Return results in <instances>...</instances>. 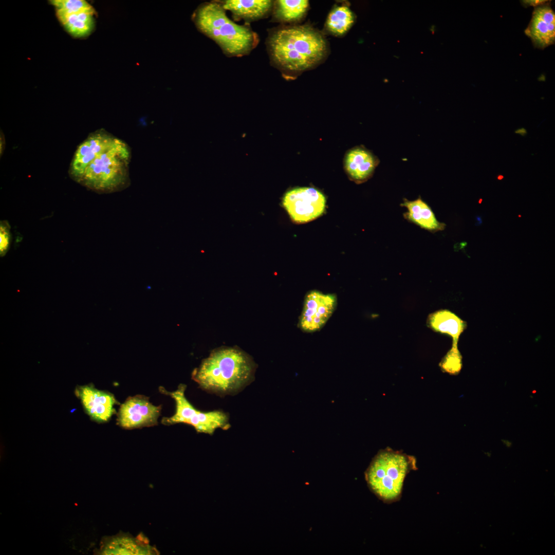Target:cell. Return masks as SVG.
Instances as JSON below:
<instances>
[{
	"instance_id": "cell-1",
	"label": "cell",
	"mask_w": 555,
	"mask_h": 555,
	"mask_svg": "<svg viewBox=\"0 0 555 555\" xmlns=\"http://www.w3.org/2000/svg\"><path fill=\"white\" fill-rule=\"evenodd\" d=\"M131 157L126 142L101 128L90 133L77 146L68 174L97 193L121 191L130 184Z\"/></svg>"
},
{
	"instance_id": "cell-2",
	"label": "cell",
	"mask_w": 555,
	"mask_h": 555,
	"mask_svg": "<svg viewBox=\"0 0 555 555\" xmlns=\"http://www.w3.org/2000/svg\"><path fill=\"white\" fill-rule=\"evenodd\" d=\"M256 364L252 358L237 346L213 349L192 372L199 387L220 396L234 395L254 379Z\"/></svg>"
},
{
	"instance_id": "cell-3",
	"label": "cell",
	"mask_w": 555,
	"mask_h": 555,
	"mask_svg": "<svg viewBox=\"0 0 555 555\" xmlns=\"http://www.w3.org/2000/svg\"><path fill=\"white\" fill-rule=\"evenodd\" d=\"M268 47L273 62L283 70L292 72L316 66L328 52L324 36L308 26H287L274 31Z\"/></svg>"
},
{
	"instance_id": "cell-4",
	"label": "cell",
	"mask_w": 555,
	"mask_h": 555,
	"mask_svg": "<svg viewBox=\"0 0 555 555\" xmlns=\"http://www.w3.org/2000/svg\"><path fill=\"white\" fill-rule=\"evenodd\" d=\"M195 22L201 32L213 40L229 55L246 54L258 42L257 35L250 27L232 21L222 6L215 2L201 6L195 15Z\"/></svg>"
},
{
	"instance_id": "cell-5",
	"label": "cell",
	"mask_w": 555,
	"mask_h": 555,
	"mask_svg": "<svg viewBox=\"0 0 555 555\" xmlns=\"http://www.w3.org/2000/svg\"><path fill=\"white\" fill-rule=\"evenodd\" d=\"M416 467L415 457L387 447L374 458L366 471V479L380 499L391 503L400 499L406 476Z\"/></svg>"
},
{
	"instance_id": "cell-6",
	"label": "cell",
	"mask_w": 555,
	"mask_h": 555,
	"mask_svg": "<svg viewBox=\"0 0 555 555\" xmlns=\"http://www.w3.org/2000/svg\"><path fill=\"white\" fill-rule=\"evenodd\" d=\"M186 385L180 384L172 392L160 386V393L172 398L175 403V411L170 417H163L161 423L169 425L183 423L192 426L198 433L213 435L217 429L228 430L230 427L229 416L221 410L202 412L198 410L185 396Z\"/></svg>"
},
{
	"instance_id": "cell-7",
	"label": "cell",
	"mask_w": 555,
	"mask_h": 555,
	"mask_svg": "<svg viewBox=\"0 0 555 555\" xmlns=\"http://www.w3.org/2000/svg\"><path fill=\"white\" fill-rule=\"evenodd\" d=\"M324 195L313 188L302 187L292 189L284 195L283 206L293 221L305 223L322 214L325 208Z\"/></svg>"
},
{
	"instance_id": "cell-8",
	"label": "cell",
	"mask_w": 555,
	"mask_h": 555,
	"mask_svg": "<svg viewBox=\"0 0 555 555\" xmlns=\"http://www.w3.org/2000/svg\"><path fill=\"white\" fill-rule=\"evenodd\" d=\"M161 410V405L153 404L144 395L131 396L119 408L117 424L125 429L153 427L158 423Z\"/></svg>"
},
{
	"instance_id": "cell-9",
	"label": "cell",
	"mask_w": 555,
	"mask_h": 555,
	"mask_svg": "<svg viewBox=\"0 0 555 555\" xmlns=\"http://www.w3.org/2000/svg\"><path fill=\"white\" fill-rule=\"evenodd\" d=\"M337 305V299L334 294H324L312 290L305 295L299 326L307 332L320 329L327 322Z\"/></svg>"
},
{
	"instance_id": "cell-10",
	"label": "cell",
	"mask_w": 555,
	"mask_h": 555,
	"mask_svg": "<svg viewBox=\"0 0 555 555\" xmlns=\"http://www.w3.org/2000/svg\"><path fill=\"white\" fill-rule=\"evenodd\" d=\"M75 393L92 420L105 422L116 413L115 406L119 403L112 393L99 390L92 384L79 386Z\"/></svg>"
},
{
	"instance_id": "cell-11",
	"label": "cell",
	"mask_w": 555,
	"mask_h": 555,
	"mask_svg": "<svg viewBox=\"0 0 555 555\" xmlns=\"http://www.w3.org/2000/svg\"><path fill=\"white\" fill-rule=\"evenodd\" d=\"M525 33L537 48L543 49L554 43L555 14L549 2L534 9Z\"/></svg>"
},
{
	"instance_id": "cell-12",
	"label": "cell",
	"mask_w": 555,
	"mask_h": 555,
	"mask_svg": "<svg viewBox=\"0 0 555 555\" xmlns=\"http://www.w3.org/2000/svg\"><path fill=\"white\" fill-rule=\"evenodd\" d=\"M140 535L134 538L128 533H119L113 536L106 537L102 540L97 554H158L157 550L149 545L147 539L143 535Z\"/></svg>"
},
{
	"instance_id": "cell-13",
	"label": "cell",
	"mask_w": 555,
	"mask_h": 555,
	"mask_svg": "<svg viewBox=\"0 0 555 555\" xmlns=\"http://www.w3.org/2000/svg\"><path fill=\"white\" fill-rule=\"evenodd\" d=\"M379 160L362 146L350 150L345 155L344 167L349 178L357 183L367 180L373 175Z\"/></svg>"
},
{
	"instance_id": "cell-14",
	"label": "cell",
	"mask_w": 555,
	"mask_h": 555,
	"mask_svg": "<svg viewBox=\"0 0 555 555\" xmlns=\"http://www.w3.org/2000/svg\"><path fill=\"white\" fill-rule=\"evenodd\" d=\"M400 206L407 209L403 213L404 218L422 229L436 232L443 230L446 227L444 223L437 220L431 207L420 196L414 200L404 198Z\"/></svg>"
},
{
	"instance_id": "cell-15",
	"label": "cell",
	"mask_w": 555,
	"mask_h": 555,
	"mask_svg": "<svg viewBox=\"0 0 555 555\" xmlns=\"http://www.w3.org/2000/svg\"><path fill=\"white\" fill-rule=\"evenodd\" d=\"M428 325L434 331L452 337L453 344L457 345L459 338L467 327V323L452 312L439 310L430 314Z\"/></svg>"
},
{
	"instance_id": "cell-16",
	"label": "cell",
	"mask_w": 555,
	"mask_h": 555,
	"mask_svg": "<svg viewBox=\"0 0 555 555\" xmlns=\"http://www.w3.org/2000/svg\"><path fill=\"white\" fill-rule=\"evenodd\" d=\"M272 4V2L268 0H228L225 1L221 6L237 17L255 20L266 15Z\"/></svg>"
},
{
	"instance_id": "cell-17",
	"label": "cell",
	"mask_w": 555,
	"mask_h": 555,
	"mask_svg": "<svg viewBox=\"0 0 555 555\" xmlns=\"http://www.w3.org/2000/svg\"><path fill=\"white\" fill-rule=\"evenodd\" d=\"M94 14L82 12L73 14L56 13L65 29L71 35L81 38L88 35L94 27Z\"/></svg>"
},
{
	"instance_id": "cell-18",
	"label": "cell",
	"mask_w": 555,
	"mask_h": 555,
	"mask_svg": "<svg viewBox=\"0 0 555 555\" xmlns=\"http://www.w3.org/2000/svg\"><path fill=\"white\" fill-rule=\"evenodd\" d=\"M354 22V14L348 7L336 6L328 16L326 28L332 34L341 36L349 29Z\"/></svg>"
},
{
	"instance_id": "cell-19",
	"label": "cell",
	"mask_w": 555,
	"mask_h": 555,
	"mask_svg": "<svg viewBox=\"0 0 555 555\" xmlns=\"http://www.w3.org/2000/svg\"><path fill=\"white\" fill-rule=\"evenodd\" d=\"M309 7L306 0H280L276 2L275 16L286 22L297 21L306 14Z\"/></svg>"
},
{
	"instance_id": "cell-20",
	"label": "cell",
	"mask_w": 555,
	"mask_h": 555,
	"mask_svg": "<svg viewBox=\"0 0 555 555\" xmlns=\"http://www.w3.org/2000/svg\"><path fill=\"white\" fill-rule=\"evenodd\" d=\"M50 3L55 8L56 13L73 14L87 12L95 14L93 7L84 0H51Z\"/></svg>"
},
{
	"instance_id": "cell-21",
	"label": "cell",
	"mask_w": 555,
	"mask_h": 555,
	"mask_svg": "<svg viewBox=\"0 0 555 555\" xmlns=\"http://www.w3.org/2000/svg\"><path fill=\"white\" fill-rule=\"evenodd\" d=\"M441 369L450 374H457L462 367V357L458 349L457 345L452 344L440 363Z\"/></svg>"
},
{
	"instance_id": "cell-22",
	"label": "cell",
	"mask_w": 555,
	"mask_h": 555,
	"mask_svg": "<svg viewBox=\"0 0 555 555\" xmlns=\"http://www.w3.org/2000/svg\"><path fill=\"white\" fill-rule=\"evenodd\" d=\"M10 226L7 220L0 222V255L5 256L9 250L11 242Z\"/></svg>"
},
{
	"instance_id": "cell-23",
	"label": "cell",
	"mask_w": 555,
	"mask_h": 555,
	"mask_svg": "<svg viewBox=\"0 0 555 555\" xmlns=\"http://www.w3.org/2000/svg\"><path fill=\"white\" fill-rule=\"evenodd\" d=\"M521 3L525 7L534 6L538 7L547 3L549 1L546 0H527L521 1Z\"/></svg>"
},
{
	"instance_id": "cell-24",
	"label": "cell",
	"mask_w": 555,
	"mask_h": 555,
	"mask_svg": "<svg viewBox=\"0 0 555 555\" xmlns=\"http://www.w3.org/2000/svg\"><path fill=\"white\" fill-rule=\"evenodd\" d=\"M5 141L4 135L3 134H2V131H1V145H0V146H1L0 150H1V155H2V153H3V152L4 151V147L5 145H4L3 144L4 143L5 144Z\"/></svg>"
}]
</instances>
